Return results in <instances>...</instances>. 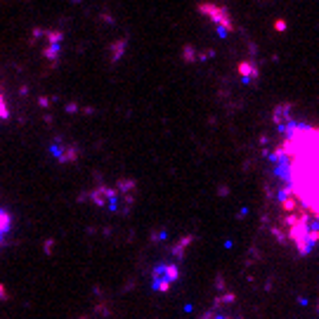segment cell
I'll list each match as a JSON object with an SVG mask.
<instances>
[{"instance_id": "7a4b0ae2", "label": "cell", "mask_w": 319, "mask_h": 319, "mask_svg": "<svg viewBox=\"0 0 319 319\" xmlns=\"http://www.w3.org/2000/svg\"><path fill=\"white\" fill-rule=\"evenodd\" d=\"M10 232H12V215L5 208H0V244L7 239Z\"/></svg>"}, {"instance_id": "6da1fadb", "label": "cell", "mask_w": 319, "mask_h": 319, "mask_svg": "<svg viewBox=\"0 0 319 319\" xmlns=\"http://www.w3.org/2000/svg\"><path fill=\"white\" fill-rule=\"evenodd\" d=\"M284 213L291 241L305 251L319 239V128L295 126L279 147Z\"/></svg>"}, {"instance_id": "3957f363", "label": "cell", "mask_w": 319, "mask_h": 319, "mask_svg": "<svg viewBox=\"0 0 319 319\" xmlns=\"http://www.w3.org/2000/svg\"><path fill=\"white\" fill-rule=\"evenodd\" d=\"M10 116V109H7V102H5V95H2V88H0V121Z\"/></svg>"}]
</instances>
